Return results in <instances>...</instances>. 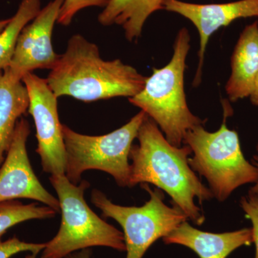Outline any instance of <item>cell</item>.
I'll list each match as a JSON object with an SVG mask.
<instances>
[{"label":"cell","mask_w":258,"mask_h":258,"mask_svg":"<svg viewBox=\"0 0 258 258\" xmlns=\"http://www.w3.org/2000/svg\"><path fill=\"white\" fill-rule=\"evenodd\" d=\"M164 10L187 19L198 30L200 50L198 68L193 82L195 87L201 83L204 60L210 37L219 29L228 26L238 19L258 17V0L205 5L166 0Z\"/></svg>","instance_id":"11"},{"label":"cell","mask_w":258,"mask_h":258,"mask_svg":"<svg viewBox=\"0 0 258 258\" xmlns=\"http://www.w3.org/2000/svg\"><path fill=\"white\" fill-rule=\"evenodd\" d=\"M58 213L48 206H39L37 203L24 205L16 200L0 203V242L5 232L13 226L30 220L50 219Z\"/></svg>","instance_id":"17"},{"label":"cell","mask_w":258,"mask_h":258,"mask_svg":"<svg viewBox=\"0 0 258 258\" xmlns=\"http://www.w3.org/2000/svg\"><path fill=\"white\" fill-rule=\"evenodd\" d=\"M64 0H52L22 30L14 55L7 68L15 79L37 69L51 70L59 56L52 47V36Z\"/></svg>","instance_id":"10"},{"label":"cell","mask_w":258,"mask_h":258,"mask_svg":"<svg viewBox=\"0 0 258 258\" xmlns=\"http://www.w3.org/2000/svg\"><path fill=\"white\" fill-rule=\"evenodd\" d=\"M166 0H111L98 17L103 26H121L128 41L139 40L153 13L164 10Z\"/></svg>","instance_id":"15"},{"label":"cell","mask_w":258,"mask_h":258,"mask_svg":"<svg viewBox=\"0 0 258 258\" xmlns=\"http://www.w3.org/2000/svg\"><path fill=\"white\" fill-rule=\"evenodd\" d=\"M147 77L119 59L104 60L96 44L76 34L69 39L46 81L57 98L84 102L132 98L142 91Z\"/></svg>","instance_id":"2"},{"label":"cell","mask_w":258,"mask_h":258,"mask_svg":"<svg viewBox=\"0 0 258 258\" xmlns=\"http://www.w3.org/2000/svg\"><path fill=\"white\" fill-rule=\"evenodd\" d=\"M91 250L89 249H83L77 253H71L66 258H91Z\"/></svg>","instance_id":"22"},{"label":"cell","mask_w":258,"mask_h":258,"mask_svg":"<svg viewBox=\"0 0 258 258\" xmlns=\"http://www.w3.org/2000/svg\"><path fill=\"white\" fill-rule=\"evenodd\" d=\"M240 206L246 217L252 222V242L256 247L255 257L258 258V194L249 191L248 195L242 198Z\"/></svg>","instance_id":"20"},{"label":"cell","mask_w":258,"mask_h":258,"mask_svg":"<svg viewBox=\"0 0 258 258\" xmlns=\"http://www.w3.org/2000/svg\"><path fill=\"white\" fill-rule=\"evenodd\" d=\"M252 163L253 165L255 166L258 169V156L255 155L254 156L253 159H252ZM255 185H254V186H252V188H251L250 190H249V191H251V192L252 193H255L258 194V179L257 182L255 183Z\"/></svg>","instance_id":"23"},{"label":"cell","mask_w":258,"mask_h":258,"mask_svg":"<svg viewBox=\"0 0 258 258\" xmlns=\"http://www.w3.org/2000/svg\"><path fill=\"white\" fill-rule=\"evenodd\" d=\"M142 187L150 195L142 207L120 206L99 190L91 192V202L101 210L103 217L113 219L123 228L126 258L143 257L158 239L169 235L188 219L179 207L165 205L162 190H152L148 184H142Z\"/></svg>","instance_id":"7"},{"label":"cell","mask_w":258,"mask_h":258,"mask_svg":"<svg viewBox=\"0 0 258 258\" xmlns=\"http://www.w3.org/2000/svg\"><path fill=\"white\" fill-rule=\"evenodd\" d=\"M257 152H258V144H257Z\"/></svg>","instance_id":"25"},{"label":"cell","mask_w":258,"mask_h":258,"mask_svg":"<svg viewBox=\"0 0 258 258\" xmlns=\"http://www.w3.org/2000/svg\"><path fill=\"white\" fill-rule=\"evenodd\" d=\"M225 113L221 127L209 132L204 125L186 133L183 144L191 150L189 164L193 171L208 180L213 198L223 202L242 185L256 183L258 169L244 159L238 134L226 125Z\"/></svg>","instance_id":"5"},{"label":"cell","mask_w":258,"mask_h":258,"mask_svg":"<svg viewBox=\"0 0 258 258\" xmlns=\"http://www.w3.org/2000/svg\"><path fill=\"white\" fill-rule=\"evenodd\" d=\"M249 98H250L251 103L254 106H258V74L257 77L254 80L253 88H252V92L250 93Z\"/></svg>","instance_id":"21"},{"label":"cell","mask_w":258,"mask_h":258,"mask_svg":"<svg viewBox=\"0 0 258 258\" xmlns=\"http://www.w3.org/2000/svg\"><path fill=\"white\" fill-rule=\"evenodd\" d=\"M138 145L133 144L129 159L131 164L129 187L139 184H152L171 197L188 219L198 225L205 217L195 203L213 198L209 188L202 183L189 164L191 150L187 145H171L155 122L148 116L139 128Z\"/></svg>","instance_id":"1"},{"label":"cell","mask_w":258,"mask_h":258,"mask_svg":"<svg viewBox=\"0 0 258 258\" xmlns=\"http://www.w3.org/2000/svg\"><path fill=\"white\" fill-rule=\"evenodd\" d=\"M22 81L28 93V112L36 128V152L41 159L42 169L51 175L66 174V151L59 120L57 98L51 91L46 79L28 73Z\"/></svg>","instance_id":"8"},{"label":"cell","mask_w":258,"mask_h":258,"mask_svg":"<svg viewBox=\"0 0 258 258\" xmlns=\"http://www.w3.org/2000/svg\"><path fill=\"white\" fill-rule=\"evenodd\" d=\"M230 77L226 84V93L231 102L250 96L258 74V22L247 25L231 57Z\"/></svg>","instance_id":"13"},{"label":"cell","mask_w":258,"mask_h":258,"mask_svg":"<svg viewBox=\"0 0 258 258\" xmlns=\"http://www.w3.org/2000/svg\"><path fill=\"white\" fill-rule=\"evenodd\" d=\"M45 243H28L13 237L5 242H0V258H10L15 254L23 252H30L31 258L36 257L37 254L43 250Z\"/></svg>","instance_id":"19"},{"label":"cell","mask_w":258,"mask_h":258,"mask_svg":"<svg viewBox=\"0 0 258 258\" xmlns=\"http://www.w3.org/2000/svg\"><path fill=\"white\" fill-rule=\"evenodd\" d=\"M29 108V96L22 81L7 69L0 71V166L14 137L17 123Z\"/></svg>","instance_id":"14"},{"label":"cell","mask_w":258,"mask_h":258,"mask_svg":"<svg viewBox=\"0 0 258 258\" xmlns=\"http://www.w3.org/2000/svg\"><path fill=\"white\" fill-rule=\"evenodd\" d=\"M10 19H7V20H0V33L3 31V30L7 26L8 23L10 22Z\"/></svg>","instance_id":"24"},{"label":"cell","mask_w":258,"mask_h":258,"mask_svg":"<svg viewBox=\"0 0 258 258\" xmlns=\"http://www.w3.org/2000/svg\"><path fill=\"white\" fill-rule=\"evenodd\" d=\"M30 134L28 120L20 118L11 145L0 166V203L16 199H30L59 212V200L43 187L30 164L26 148Z\"/></svg>","instance_id":"9"},{"label":"cell","mask_w":258,"mask_h":258,"mask_svg":"<svg viewBox=\"0 0 258 258\" xmlns=\"http://www.w3.org/2000/svg\"><path fill=\"white\" fill-rule=\"evenodd\" d=\"M147 117L145 112L141 111L126 124L102 136L84 135L62 124L66 177L77 185L85 171L97 169L111 174L119 186H129V154L139 128Z\"/></svg>","instance_id":"6"},{"label":"cell","mask_w":258,"mask_h":258,"mask_svg":"<svg viewBox=\"0 0 258 258\" xmlns=\"http://www.w3.org/2000/svg\"><path fill=\"white\" fill-rule=\"evenodd\" d=\"M190 40L187 29L181 28L169 63L161 69H153L142 91L128 98L160 127L166 140L176 147H181L189 130L205 122L190 111L185 95L184 72Z\"/></svg>","instance_id":"3"},{"label":"cell","mask_w":258,"mask_h":258,"mask_svg":"<svg viewBox=\"0 0 258 258\" xmlns=\"http://www.w3.org/2000/svg\"><path fill=\"white\" fill-rule=\"evenodd\" d=\"M50 181L58 197L62 219L57 235L45 243L42 258H64L95 246L125 250L123 232L100 218L85 200L88 181L74 184L66 174L50 175Z\"/></svg>","instance_id":"4"},{"label":"cell","mask_w":258,"mask_h":258,"mask_svg":"<svg viewBox=\"0 0 258 258\" xmlns=\"http://www.w3.org/2000/svg\"><path fill=\"white\" fill-rule=\"evenodd\" d=\"M40 10V0H22L18 11L0 33V71L10 66L20 34Z\"/></svg>","instance_id":"16"},{"label":"cell","mask_w":258,"mask_h":258,"mask_svg":"<svg viewBox=\"0 0 258 258\" xmlns=\"http://www.w3.org/2000/svg\"><path fill=\"white\" fill-rule=\"evenodd\" d=\"M111 0H64L61 7L57 23L68 26L80 11L91 7L106 8Z\"/></svg>","instance_id":"18"},{"label":"cell","mask_w":258,"mask_h":258,"mask_svg":"<svg viewBox=\"0 0 258 258\" xmlns=\"http://www.w3.org/2000/svg\"><path fill=\"white\" fill-rule=\"evenodd\" d=\"M166 244H178L192 249L200 258H227L234 250L252 242V229L211 233L194 228L186 221L163 237Z\"/></svg>","instance_id":"12"}]
</instances>
